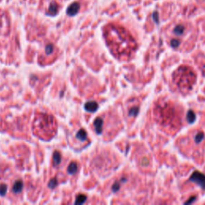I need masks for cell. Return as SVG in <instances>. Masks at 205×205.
<instances>
[{
  "instance_id": "obj_1",
  "label": "cell",
  "mask_w": 205,
  "mask_h": 205,
  "mask_svg": "<svg viewBox=\"0 0 205 205\" xmlns=\"http://www.w3.org/2000/svg\"><path fill=\"white\" fill-rule=\"evenodd\" d=\"M103 36L111 52L119 60H131L137 50V43L124 27L108 24L103 29Z\"/></svg>"
},
{
  "instance_id": "obj_2",
  "label": "cell",
  "mask_w": 205,
  "mask_h": 205,
  "mask_svg": "<svg viewBox=\"0 0 205 205\" xmlns=\"http://www.w3.org/2000/svg\"><path fill=\"white\" fill-rule=\"evenodd\" d=\"M156 123L169 132H176L182 126L181 112L175 103L170 100L159 99L153 109Z\"/></svg>"
},
{
  "instance_id": "obj_3",
  "label": "cell",
  "mask_w": 205,
  "mask_h": 205,
  "mask_svg": "<svg viewBox=\"0 0 205 205\" xmlns=\"http://www.w3.org/2000/svg\"><path fill=\"white\" fill-rule=\"evenodd\" d=\"M57 123L54 116L44 112L37 113L33 122V132L40 139L49 140L55 136Z\"/></svg>"
},
{
  "instance_id": "obj_4",
  "label": "cell",
  "mask_w": 205,
  "mask_h": 205,
  "mask_svg": "<svg viewBox=\"0 0 205 205\" xmlns=\"http://www.w3.org/2000/svg\"><path fill=\"white\" fill-rule=\"evenodd\" d=\"M196 80L197 77L194 70L186 65L179 66L172 74V81L183 95H187L192 91Z\"/></svg>"
},
{
  "instance_id": "obj_5",
  "label": "cell",
  "mask_w": 205,
  "mask_h": 205,
  "mask_svg": "<svg viewBox=\"0 0 205 205\" xmlns=\"http://www.w3.org/2000/svg\"><path fill=\"white\" fill-rule=\"evenodd\" d=\"M74 138L75 140L74 141L75 145H83L84 143H87L88 142V136L87 133L83 128H80V130H78L75 135H74Z\"/></svg>"
},
{
  "instance_id": "obj_6",
  "label": "cell",
  "mask_w": 205,
  "mask_h": 205,
  "mask_svg": "<svg viewBox=\"0 0 205 205\" xmlns=\"http://www.w3.org/2000/svg\"><path fill=\"white\" fill-rule=\"evenodd\" d=\"M190 180L195 181L197 184H199V185L202 188L205 189V175H203L200 172H195L193 175L191 176Z\"/></svg>"
},
{
  "instance_id": "obj_7",
  "label": "cell",
  "mask_w": 205,
  "mask_h": 205,
  "mask_svg": "<svg viewBox=\"0 0 205 205\" xmlns=\"http://www.w3.org/2000/svg\"><path fill=\"white\" fill-rule=\"evenodd\" d=\"M80 4L78 3H73L71 5H70L69 7L67 8V10H66V13L68 15L70 16H72V15H75L76 14L78 13V11L80 10Z\"/></svg>"
},
{
  "instance_id": "obj_8",
  "label": "cell",
  "mask_w": 205,
  "mask_h": 205,
  "mask_svg": "<svg viewBox=\"0 0 205 205\" xmlns=\"http://www.w3.org/2000/svg\"><path fill=\"white\" fill-rule=\"evenodd\" d=\"M98 107H99L98 103L96 102H94V101H89L84 105V108L88 112H95L97 111Z\"/></svg>"
},
{
  "instance_id": "obj_9",
  "label": "cell",
  "mask_w": 205,
  "mask_h": 205,
  "mask_svg": "<svg viewBox=\"0 0 205 205\" xmlns=\"http://www.w3.org/2000/svg\"><path fill=\"white\" fill-rule=\"evenodd\" d=\"M58 10H59V7H58L56 3H51V4L50 5L49 10H48L47 14L50 15H56Z\"/></svg>"
},
{
  "instance_id": "obj_10",
  "label": "cell",
  "mask_w": 205,
  "mask_h": 205,
  "mask_svg": "<svg viewBox=\"0 0 205 205\" xmlns=\"http://www.w3.org/2000/svg\"><path fill=\"white\" fill-rule=\"evenodd\" d=\"M78 168L79 165L76 162H71L68 166V168H67V172L69 174H75L77 171H78Z\"/></svg>"
},
{
  "instance_id": "obj_11",
  "label": "cell",
  "mask_w": 205,
  "mask_h": 205,
  "mask_svg": "<svg viewBox=\"0 0 205 205\" xmlns=\"http://www.w3.org/2000/svg\"><path fill=\"white\" fill-rule=\"evenodd\" d=\"M13 192L15 193H20L23 189V182L21 180H17L13 185Z\"/></svg>"
},
{
  "instance_id": "obj_12",
  "label": "cell",
  "mask_w": 205,
  "mask_h": 205,
  "mask_svg": "<svg viewBox=\"0 0 205 205\" xmlns=\"http://www.w3.org/2000/svg\"><path fill=\"white\" fill-rule=\"evenodd\" d=\"M138 112H139V107L136 106V105L130 107L129 109H128V116H131V117L136 116Z\"/></svg>"
},
{
  "instance_id": "obj_13",
  "label": "cell",
  "mask_w": 205,
  "mask_h": 205,
  "mask_svg": "<svg viewBox=\"0 0 205 205\" xmlns=\"http://www.w3.org/2000/svg\"><path fill=\"white\" fill-rule=\"evenodd\" d=\"M53 160H54V163H55V165H59V164H60V161H61V156H60V152H55V153H54Z\"/></svg>"
},
{
  "instance_id": "obj_14",
  "label": "cell",
  "mask_w": 205,
  "mask_h": 205,
  "mask_svg": "<svg viewBox=\"0 0 205 205\" xmlns=\"http://www.w3.org/2000/svg\"><path fill=\"white\" fill-rule=\"evenodd\" d=\"M86 199L87 197L85 195L80 194V195H78L77 198H76L75 204H83V203H84V202L86 201Z\"/></svg>"
},
{
  "instance_id": "obj_15",
  "label": "cell",
  "mask_w": 205,
  "mask_h": 205,
  "mask_svg": "<svg viewBox=\"0 0 205 205\" xmlns=\"http://www.w3.org/2000/svg\"><path fill=\"white\" fill-rule=\"evenodd\" d=\"M5 19H7V15H5V13L3 11H0V29L3 28V25L4 26Z\"/></svg>"
},
{
  "instance_id": "obj_16",
  "label": "cell",
  "mask_w": 205,
  "mask_h": 205,
  "mask_svg": "<svg viewBox=\"0 0 205 205\" xmlns=\"http://www.w3.org/2000/svg\"><path fill=\"white\" fill-rule=\"evenodd\" d=\"M188 120L189 123H192L195 119V116L194 112L192 111H189L188 113Z\"/></svg>"
},
{
  "instance_id": "obj_17",
  "label": "cell",
  "mask_w": 205,
  "mask_h": 205,
  "mask_svg": "<svg viewBox=\"0 0 205 205\" xmlns=\"http://www.w3.org/2000/svg\"><path fill=\"white\" fill-rule=\"evenodd\" d=\"M184 27H183L182 25H178V26L175 28L174 31H175V33L177 34V35H181V34L184 32Z\"/></svg>"
},
{
  "instance_id": "obj_18",
  "label": "cell",
  "mask_w": 205,
  "mask_h": 205,
  "mask_svg": "<svg viewBox=\"0 0 205 205\" xmlns=\"http://www.w3.org/2000/svg\"><path fill=\"white\" fill-rule=\"evenodd\" d=\"M7 185H5V184H2V185L0 186V195H3L6 194V192H7Z\"/></svg>"
},
{
  "instance_id": "obj_19",
  "label": "cell",
  "mask_w": 205,
  "mask_h": 205,
  "mask_svg": "<svg viewBox=\"0 0 205 205\" xmlns=\"http://www.w3.org/2000/svg\"><path fill=\"white\" fill-rule=\"evenodd\" d=\"M171 44H172V46H174V47H176V46H178L179 44V42L178 40L173 39L172 41V43H171Z\"/></svg>"
}]
</instances>
